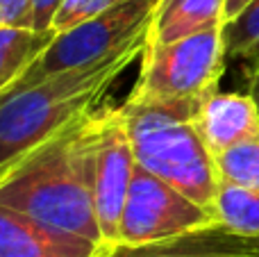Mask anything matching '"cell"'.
<instances>
[{"label": "cell", "instance_id": "obj_6", "mask_svg": "<svg viewBox=\"0 0 259 257\" xmlns=\"http://www.w3.org/2000/svg\"><path fill=\"white\" fill-rule=\"evenodd\" d=\"M89 148L96 217L107 250L118 244L121 214L137 168L121 105H98L89 112Z\"/></svg>", "mask_w": 259, "mask_h": 257}, {"label": "cell", "instance_id": "obj_1", "mask_svg": "<svg viewBox=\"0 0 259 257\" xmlns=\"http://www.w3.org/2000/svg\"><path fill=\"white\" fill-rule=\"evenodd\" d=\"M0 203L105 248L94 203L89 112L0 171Z\"/></svg>", "mask_w": 259, "mask_h": 257}, {"label": "cell", "instance_id": "obj_19", "mask_svg": "<svg viewBox=\"0 0 259 257\" xmlns=\"http://www.w3.org/2000/svg\"><path fill=\"white\" fill-rule=\"evenodd\" d=\"M252 0H225V9H223V18L225 21H230V18H234L239 12H243V9L250 5ZM223 21V23H225Z\"/></svg>", "mask_w": 259, "mask_h": 257}, {"label": "cell", "instance_id": "obj_15", "mask_svg": "<svg viewBox=\"0 0 259 257\" xmlns=\"http://www.w3.org/2000/svg\"><path fill=\"white\" fill-rule=\"evenodd\" d=\"M121 0H64L62 7L57 9L53 21V30L57 34L66 30H73V27L82 25V23L96 18L98 14L107 12L109 7H114Z\"/></svg>", "mask_w": 259, "mask_h": 257}, {"label": "cell", "instance_id": "obj_14", "mask_svg": "<svg viewBox=\"0 0 259 257\" xmlns=\"http://www.w3.org/2000/svg\"><path fill=\"white\" fill-rule=\"evenodd\" d=\"M214 162L219 180L259 191V135L219 153Z\"/></svg>", "mask_w": 259, "mask_h": 257}, {"label": "cell", "instance_id": "obj_8", "mask_svg": "<svg viewBox=\"0 0 259 257\" xmlns=\"http://www.w3.org/2000/svg\"><path fill=\"white\" fill-rule=\"evenodd\" d=\"M91 239L64 232L0 203V257H103Z\"/></svg>", "mask_w": 259, "mask_h": 257}, {"label": "cell", "instance_id": "obj_18", "mask_svg": "<svg viewBox=\"0 0 259 257\" xmlns=\"http://www.w3.org/2000/svg\"><path fill=\"white\" fill-rule=\"evenodd\" d=\"M103 257H232V255H193V253H178V255H130L123 253V250L116 248H109L105 250Z\"/></svg>", "mask_w": 259, "mask_h": 257}, {"label": "cell", "instance_id": "obj_4", "mask_svg": "<svg viewBox=\"0 0 259 257\" xmlns=\"http://www.w3.org/2000/svg\"><path fill=\"white\" fill-rule=\"evenodd\" d=\"M223 25L168 44H146L132 100H205L228 66Z\"/></svg>", "mask_w": 259, "mask_h": 257}, {"label": "cell", "instance_id": "obj_20", "mask_svg": "<svg viewBox=\"0 0 259 257\" xmlns=\"http://www.w3.org/2000/svg\"><path fill=\"white\" fill-rule=\"evenodd\" d=\"M248 94L255 98V103H257V107H259V71L250 77V80H248Z\"/></svg>", "mask_w": 259, "mask_h": 257}, {"label": "cell", "instance_id": "obj_5", "mask_svg": "<svg viewBox=\"0 0 259 257\" xmlns=\"http://www.w3.org/2000/svg\"><path fill=\"white\" fill-rule=\"evenodd\" d=\"M157 3L159 0H121L91 21L57 34L53 44L46 48V53L5 94L18 91L53 73L96 64L130 46L132 41L146 36L150 30L152 16H155Z\"/></svg>", "mask_w": 259, "mask_h": 257}, {"label": "cell", "instance_id": "obj_2", "mask_svg": "<svg viewBox=\"0 0 259 257\" xmlns=\"http://www.w3.org/2000/svg\"><path fill=\"white\" fill-rule=\"evenodd\" d=\"M148 34L96 64L53 73L0 94V171L103 103L127 68L141 62Z\"/></svg>", "mask_w": 259, "mask_h": 257}, {"label": "cell", "instance_id": "obj_16", "mask_svg": "<svg viewBox=\"0 0 259 257\" xmlns=\"http://www.w3.org/2000/svg\"><path fill=\"white\" fill-rule=\"evenodd\" d=\"M32 0H0V25H30Z\"/></svg>", "mask_w": 259, "mask_h": 257}, {"label": "cell", "instance_id": "obj_13", "mask_svg": "<svg viewBox=\"0 0 259 257\" xmlns=\"http://www.w3.org/2000/svg\"><path fill=\"white\" fill-rule=\"evenodd\" d=\"M214 219L228 230L259 235V191L221 180L214 198Z\"/></svg>", "mask_w": 259, "mask_h": 257}, {"label": "cell", "instance_id": "obj_10", "mask_svg": "<svg viewBox=\"0 0 259 257\" xmlns=\"http://www.w3.org/2000/svg\"><path fill=\"white\" fill-rule=\"evenodd\" d=\"M225 0H159L152 16L148 41L168 44L209 27L223 25Z\"/></svg>", "mask_w": 259, "mask_h": 257}, {"label": "cell", "instance_id": "obj_7", "mask_svg": "<svg viewBox=\"0 0 259 257\" xmlns=\"http://www.w3.org/2000/svg\"><path fill=\"white\" fill-rule=\"evenodd\" d=\"M214 212L137 164L116 246H148L214 223Z\"/></svg>", "mask_w": 259, "mask_h": 257}, {"label": "cell", "instance_id": "obj_9", "mask_svg": "<svg viewBox=\"0 0 259 257\" xmlns=\"http://www.w3.org/2000/svg\"><path fill=\"white\" fill-rule=\"evenodd\" d=\"M196 125L216 157L239 141L259 135V107L250 94L216 89L200 103Z\"/></svg>", "mask_w": 259, "mask_h": 257}, {"label": "cell", "instance_id": "obj_17", "mask_svg": "<svg viewBox=\"0 0 259 257\" xmlns=\"http://www.w3.org/2000/svg\"><path fill=\"white\" fill-rule=\"evenodd\" d=\"M64 0H32L30 25L34 30H53V21Z\"/></svg>", "mask_w": 259, "mask_h": 257}, {"label": "cell", "instance_id": "obj_11", "mask_svg": "<svg viewBox=\"0 0 259 257\" xmlns=\"http://www.w3.org/2000/svg\"><path fill=\"white\" fill-rule=\"evenodd\" d=\"M55 30H34L32 25H0V94L12 89L27 68L46 53Z\"/></svg>", "mask_w": 259, "mask_h": 257}, {"label": "cell", "instance_id": "obj_12", "mask_svg": "<svg viewBox=\"0 0 259 257\" xmlns=\"http://www.w3.org/2000/svg\"><path fill=\"white\" fill-rule=\"evenodd\" d=\"M223 46L228 62L243 68L246 80L259 71V0L223 23Z\"/></svg>", "mask_w": 259, "mask_h": 257}, {"label": "cell", "instance_id": "obj_3", "mask_svg": "<svg viewBox=\"0 0 259 257\" xmlns=\"http://www.w3.org/2000/svg\"><path fill=\"white\" fill-rule=\"evenodd\" d=\"M200 103L125 98L121 109L139 166L211 209L221 180L214 155L196 125Z\"/></svg>", "mask_w": 259, "mask_h": 257}]
</instances>
